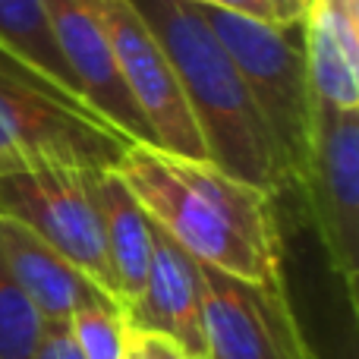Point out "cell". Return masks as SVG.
I'll list each match as a JSON object with an SVG mask.
<instances>
[{"instance_id":"1","label":"cell","mask_w":359,"mask_h":359,"mask_svg":"<svg viewBox=\"0 0 359 359\" xmlns=\"http://www.w3.org/2000/svg\"><path fill=\"white\" fill-rule=\"evenodd\" d=\"M117 177L158 230L208 268L243 280L284 278L278 196L205 158L130 145Z\"/></svg>"},{"instance_id":"2","label":"cell","mask_w":359,"mask_h":359,"mask_svg":"<svg viewBox=\"0 0 359 359\" xmlns=\"http://www.w3.org/2000/svg\"><path fill=\"white\" fill-rule=\"evenodd\" d=\"M161 41L174 79L198 126L205 158L230 177L284 192L278 155L249 101L233 57L192 0H133Z\"/></svg>"},{"instance_id":"3","label":"cell","mask_w":359,"mask_h":359,"mask_svg":"<svg viewBox=\"0 0 359 359\" xmlns=\"http://www.w3.org/2000/svg\"><path fill=\"white\" fill-rule=\"evenodd\" d=\"M130 145L86 98L0 44V177L35 168L111 170Z\"/></svg>"},{"instance_id":"4","label":"cell","mask_w":359,"mask_h":359,"mask_svg":"<svg viewBox=\"0 0 359 359\" xmlns=\"http://www.w3.org/2000/svg\"><path fill=\"white\" fill-rule=\"evenodd\" d=\"M198 10L240 69L249 101L259 111L274 145L284 192L297 189L303 177L306 149H309L312 114H316L303 25H271L202 4Z\"/></svg>"},{"instance_id":"5","label":"cell","mask_w":359,"mask_h":359,"mask_svg":"<svg viewBox=\"0 0 359 359\" xmlns=\"http://www.w3.org/2000/svg\"><path fill=\"white\" fill-rule=\"evenodd\" d=\"M299 192L328 268L344 287L347 309L359 312V111L316 98Z\"/></svg>"},{"instance_id":"6","label":"cell","mask_w":359,"mask_h":359,"mask_svg":"<svg viewBox=\"0 0 359 359\" xmlns=\"http://www.w3.org/2000/svg\"><path fill=\"white\" fill-rule=\"evenodd\" d=\"M98 170L35 168L0 177V217L32 230L38 240L76 265L107 297H117V280L104 246L98 198Z\"/></svg>"},{"instance_id":"7","label":"cell","mask_w":359,"mask_h":359,"mask_svg":"<svg viewBox=\"0 0 359 359\" xmlns=\"http://www.w3.org/2000/svg\"><path fill=\"white\" fill-rule=\"evenodd\" d=\"M205 359H318L287 280H243L198 262Z\"/></svg>"},{"instance_id":"8","label":"cell","mask_w":359,"mask_h":359,"mask_svg":"<svg viewBox=\"0 0 359 359\" xmlns=\"http://www.w3.org/2000/svg\"><path fill=\"white\" fill-rule=\"evenodd\" d=\"M111 44L117 73L142 111L158 149L183 158H205L198 126L180 92L161 41L133 0H88ZM208 161V158H205Z\"/></svg>"},{"instance_id":"9","label":"cell","mask_w":359,"mask_h":359,"mask_svg":"<svg viewBox=\"0 0 359 359\" xmlns=\"http://www.w3.org/2000/svg\"><path fill=\"white\" fill-rule=\"evenodd\" d=\"M44 10H48L57 50H60L82 98L133 142L158 145L142 111L136 107L133 95L126 92L123 79H120L111 44H107V35L92 4L88 0H44Z\"/></svg>"},{"instance_id":"10","label":"cell","mask_w":359,"mask_h":359,"mask_svg":"<svg viewBox=\"0 0 359 359\" xmlns=\"http://www.w3.org/2000/svg\"><path fill=\"white\" fill-rule=\"evenodd\" d=\"M126 322L174 341L189 359H205L198 262L158 227L151 230V265L145 287L126 309Z\"/></svg>"},{"instance_id":"11","label":"cell","mask_w":359,"mask_h":359,"mask_svg":"<svg viewBox=\"0 0 359 359\" xmlns=\"http://www.w3.org/2000/svg\"><path fill=\"white\" fill-rule=\"evenodd\" d=\"M0 259L44 322H69L73 312L104 299L117 303L76 265H69L57 249L38 240L32 230L4 217H0Z\"/></svg>"},{"instance_id":"12","label":"cell","mask_w":359,"mask_h":359,"mask_svg":"<svg viewBox=\"0 0 359 359\" xmlns=\"http://www.w3.org/2000/svg\"><path fill=\"white\" fill-rule=\"evenodd\" d=\"M299 25L316 98L359 111V0H309Z\"/></svg>"},{"instance_id":"13","label":"cell","mask_w":359,"mask_h":359,"mask_svg":"<svg viewBox=\"0 0 359 359\" xmlns=\"http://www.w3.org/2000/svg\"><path fill=\"white\" fill-rule=\"evenodd\" d=\"M95 198H98L101 224H104V246L114 268V280H117V297L126 312L145 287L155 227L114 168L95 174Z\"/></svg>"},{"instance_id":"14","label":"cell","mask_w":359,"mask_h":359,"mask_svg":"<svg viewBox=\"0 0 359 359\" xmlns=\"http://www.w3.org/2000/svg\"><path fill=\"white\" fill-rule=\"evenodd\" d=\"M0 44L82 98L50 35L44 0H0Z\"/></svg>"},{"instance_id":"15","label":"cell","mask_w":359,"mask_h":359,"mask_svg":"<svg viewBox=\"0 0 359 359\" xmlns=\"http://www.w3.org/2000/svg\"><path fill=\"white\" fill-rule=\"evenodd\" d=\"M44 318L0 259V359H32Z\"/></svg>"},{"instance_id":"16","label":"cell","mask_w":359,"mask_h":359,"mask_svg":"<svg viewBox=\"0 0 359 359\" xmlns=\"http://www.w3.org/2000/svg\"><path fill=\"white\" fill-rule=\"evenodd\" d=\"M69 331L86 359H126L130 322L120 303H95L69 316Z\"/></svg>"},{"instance_id":"17","label":"cell","mask_w":359,"mask_h":359,"mask_svg":"<svg viewBox=\"0 0 359 359\" xmlns=\"http://www.w3.org/2000/svg\"><path fill=\"white\" fill-rule=\"evenodd\" d=\"M32 359H86L76 344L69 322H44L41 337H38V347Z\"/></svg>"},{"instance_id":"18","label":"cell","mask_w":359,"mask_h":359,"mask_svg":"<svg viewBox=\"0 0 359 359\" xmlns=\"http://www.w3.org/2000/svg\"><path fill=\"white\" fill-rule=\"evenodd\" d=\"M126 353L133 359H189L174 341L155 334V331H142L130 325V341H126Z\"/></svg>"},{"instance_id":"19","label":"cell","mask_w":359,"mask_h":359,"mask_svg":"<svg viewBox=\"0 0 359 359\" xmlns=\"http://www.w3.org/2000/svg\"><path fill=\"white\" fill-rule=\"evenodd\" d=\"M192 4H202V6H217V10L240 13V16L259 19V22H271V16H268V6H265V0H192Z\"/></svg>"},{"instance_id":"20","label":"cell","mask_w":359,"mask_h":359,"mask_svg":"<svg viewBox=\"0 0 359 359\" xmlns=\"http://www.w3.org/2000/svg\"><path fill=\"white\" fill-rule=\"evenodd\" d=\"M271 25H299L306 16L309 0H265Z\"/></svg>"},{"instance_id":"21","label":"cell","mask_w":359,"mask_h":359,"mask_svg":"<svg viewBox=\"0 0 359 359\" xmlns=\"http://www.w3.org/2000/svg\"><path fill=\"white\" fill-rule=\"evenodd\" d=\"M337 359H359L356 350V312L347 309V322H344V337L337 344Z\"/></svg>"}]
</instances>
